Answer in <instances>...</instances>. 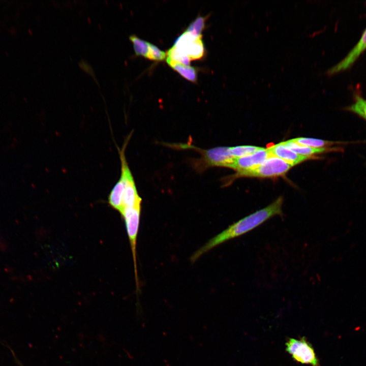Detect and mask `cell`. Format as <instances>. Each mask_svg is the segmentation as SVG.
I'll use <instances>...</instances> for the list:
<instances>
[{
  "instance_id": "obj_9",
  "label": "cell",
  "mask_w": 366,
  "mask_h": 366,
  "mask_svg": "<svg viewBox=\"0 0 366 366\" xmlns=\"http://www.w3.org/2000/svg\"><path fill=\"white\" fill-rule=\"evenodd\" d=\"M267 149L270 155L279 158L292 167L314 158L299 155L284 145L282 142L272 145Z\"/></svg>"
},
{
  "instance_id": "obj_7",
  "label": "cell",
  "mask_w": 366,
  "mask_h": 366,
  "mask_svg": "<svg viewBox=\"0 0 366 366\" xmlns=\"http://www.w3.org/2000/svg\"><path fill=\"white\" fill-rule=\"evenodd\" d=\"M366 50V28L363 31L360 39L346 56L339 63L328 69L326 72L328 76H331L345 71L350 68L360 55Z\"/></svg>"
},
{
  "instance_id": "obj_3",
  "label": "cell",
  "mask_w": 366,
  "mask_h": 366,
  "mask_svg": "<svg viewBox=\"0 0 366 366\" xmlns=\"http://www.w3.org/2000/svg\"><path fill=\"white\" fill-rule=\"evenodd\" d=\"M292 167L282 159L270 156L258 167L243 171L236 172L225 178L224 186L240 177L274 178L285 175Z\"/></svg>"
},
{
  "instance_id": "obj_1",
  "label": "cell",
  "mask_w": 366,
  "mask_h": 366,
  "mask_svg": "<svg viewBox=\"0 0 366 366\" xmlns=\"http://www.w3.org/2000/svg\"><path fill=\"white\" fill-rule=\"evenodd\" d=\"M284 199L279 196L267 206L239 220L226 229L212 238L203 247L199 249L191 258L195 262L202 255L214 247L234 238L241 236L254 230L275 216L283 215L282 206Z\"/></svg>"
},
{
  "instance_id": "obj_14",
  "label": "cell",
  "mask_w": 366,
  "mask_h": 366,
  "mask_svg": "<svg viewBox=\"0 0 366 366\" xmlns=\"http://www.w3.org/2000/svg\"><path fill=\"white\" fill-rule=\"evenodd\" d=\"M129 39L132 43L135 55L148 58L149 53V42L144 41L135 35L129 36Z\"/></svg>"
},
{
  "instance_id": "obj_10",
  "label": "cell",
  "mask_w": 366,
  "mask_h": 366,
  "mask_svg": "<svg viewBox=\"0 0 366 366\" xmlns=\"http://www.w3.org/2000/svg\"><path fill=\"white\" fill-rule=\"evenodd\" d=\"M125 185V177L121 172L120 178L112 189L108 197V202L110 207L120 214L122 211V199Z\"/></svg>"
},
{
  "instance_id": "obj_16",
  "label": "cell",
  "mask_w": 366,
  "mask_h": 366,
  "mask_svg": "<svg viewBox=\"0 0 366 366\" xmlns=\"http://www.w3.org/2000/svg\"><path fill=\"white\" fill-rule=\"evenodd\" d=\"M354 98V102L347 109L366 120V100L358 95Z\"/></svg>"
},
{
  "instance_id": "obj_17",
  "label": "cell",
  "mask_w": 366,
  "mask_h": 366,
  "mask_svg": "<svg viewBox=\"0 0 366 366\" xmlns=\"http://www.w3.org/2000/svg\"><path fill=\"white\" fill-rule=\"evenodd\" d=\"M208 17L198 16L187 27L186 32L190 33L196 37H202L201 33L205 27V21Z\"/></svg>"
},
{
  "instance_id": "obj_5",
  "label": "cell",
  "mask_w": 366,
  "mask_h": 366,
  "mask_svg": "<svg viewBox=\"0 0 366 366\" xmlns=\"http://www.w3.org/2000/svg\"><path fill=\"white\" fill-rule=\"evenodd\" d=\"M141 210V204H140L135 206L133 208L124 209L120 214L125 222L127 234L130 242L135 266V273L137 286L138 285V277L137 274L136 246Z\"/></svg>"
},
{
  "instance_id": "obj_8",
  "label": "cell",
  "mask_w": 366,
  "mask_h": 366,
  "mask_svg": "<svg viewBox=\"0 0 366 366\" xmlns=\"http://www.w3.org/2000/svg\"><path fill=\"white\" fill-rule=\"evenodd\" d=\"M270 156L267 148L261 147L249 156L235 158L232 169L236 172L254 169L262 164Z\"/></svg>"
},
{
  "instance_id": "obj_6",
  "label": "cell",
  "mask_w": 366,
  "mask_h": 366,
  "mask_svg": "<svg viewBox=\"0 0 366 366\" xmlns=\"http://www.w3.org/2000/svg\"><path fill=\"white\" fill-rule=\"evenodd\" d=\"M201 38L185 32L178 38L173 47L188 56L191 60L199 59L202 57L204 50Z\"/></svg>"
},
{
  "instance_id": "obj_18",
  "label": "cell",
  "mask_w": 366,
  "mask_h": 366,
  "mask_svg": "<svg viewBox=\"0 0 366 366\" xmlns=\"http://www.w3.org/2000/svg\"><path fill=\"white\" fill-rule=\"evenodd\" d=\"M166 56L165 52L161 50L156 46L149 43L148 59L155 61H162Z\"/></svg>"
},
{
  "instance_id": "obj_12",
  "label": "cell",
  "mask_w": 366,
  "mask_h": 366,
  "mask_svg": "<svg viewBox=\"0 0 366 366\" xmlns=\"http://www.w3.org/2000/svg\"><path fill=\"white\" fill-rule=\"evenodd\" d=\"M166 62L169 66L184 78L192 82H196L197 73L196 69L194 67L181 64L173 61L168 58H167Z\"/></svg>"
},
{
  "instance_id": "obj_4",
  "label": "cell",
  "mask_w": 366,
  "mask_h": 366,
  "mask_svg": "<svg viewBox=\"0 0 366 366\" xmlns=\"http://www.w3.org/2000/svg\"><path fill=\"white\" fill-rule=\"evenodd\" d=\"M286 350L297 362L320 366L313 346L304 337L299 339L289 338L286 343Z\"/></svg>"
},
{
  "instance_id": "obj_2",
  "label": "cell",
  "mask_w": 366,
  "mask_h": 366,
  "mask_svg": "<svg viewBox=\"0 0 366 366\" xmlns=\"http://www.w3.org/2000/svg\"><path fill=\"white\" fill-rule=\"evenodd\" d=\"M174 147L193 149L200 154L201 157L195 161L194 166L199 171L214 167L232 168L235 158L230 154L229 147L218 146L208 149H202L187 144H174Z\"/></svg>"
},
{
  "instance_id": "obj_15",
  "label": "cell",
  "mask_w": 366,
  "mask_h": 366,
  "mask_svg": "<svg viewBox=\"0 0 366 366\" xmlns=\"http://www.w3.org/2000/svg\"><path fill=\"white\" fill-rule=\"evenodd\" d=\"M254 145H239L229 147L230 155L235 158L249 156L261 148Z\"/></svg>"
},
{
  "instance_id": "obj_11",
  "label": "cell",
  "mask_w": 366,
  "mask_h": 366,
  "mask_svg": "<svg viewBox=\"0 0 366 366\" xmlns=\"http://www.w3.org/2000/svg\"><path fill=\"white\" fill-rule=\"evenodd\" d=\"M282 143L299 155L314 158H316L315 156L317 155L338 150L337 148L334 147L317 148L308 147L298 144L292 141L291 139L283 141Z\"/></svg>"
},
{
  "instance_id": "obj_13",
  "label": "cell",
  "mask_w": 366,
  "mask_h": 366,
  "mask_svg": "<svg viewBox=\"0 0 366 366\" xmlns=\"http://www.w3.org/2000/svg\"><path fill=\"white\" fill-rule=\"evenodd\" d=\"M291 139L298 144L317 148H330L334 144L340 143L338 142L309 137H297Z\"/></svg>"
}]
</instances>
